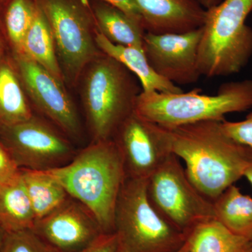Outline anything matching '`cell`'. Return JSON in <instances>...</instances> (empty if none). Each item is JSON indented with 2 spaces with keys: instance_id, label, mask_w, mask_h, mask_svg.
I'll return each mask as SVG.
<instances>
[{
  "instance_id": "30",
  "label": "cell",
  "mask_w": 252,
  "mask_h": 252,
  "mask_svg": "<svg viewBox=\"0 0 252 252\" xmlns=\"http://www.w3.org/2000/svg\"><path fill=\"white\" fill-rule=\"evenodd\" d=\"M175 252H190V242L189 237L185 244Z\"/></svg>"
},
{
  "instance_id": "23",
  "label": "cell",
  "mask_w": 252,
  "mask_h": 252,
  "mask_svg": "<svg viewBox=\"0 0 252 252\" xmlns=\"http://www.w3.org/2000/svg\"><path fill=\"white\" fill-rule=\"evenodd\" d=\"M36 10L32 0H11L4 16L5 29L14 54H21L23 41L31 28Z\"/></svg>"
},
{
  "instance_id": "4",
  "label": "cell",
  "mask_w": 252,
  "mask_h": 252,
  "mask_svg": "<svg viewBox=\"0 0 252 252\" xmlns=\"http://www.w3.org/2000/svg\"><path fill=\"white\" fill-rule=\"evenodd\" d=\"M252 0H223L206 10L198 68L208 78L239 73L252 56V29L245 23Z\"/></svg>"
},
{
  "instance_id": "34",
  "label": "cell",
  "mask_w": 252,
  "mask_h": 252,
  "mask_svg": "<svg viewBox=\"0 0 252 252\" xmlns=\"http://www.w3.org/2000/svg\"><path fill=\"white\" fill-rule=\"evenodd\" d=\"M0 1H1V0H0Z\"/></svg>"
},
{
  "instance_id": "29",
  "label": "cell",
  "mask_w": 252,
  "mask_h": 252,
  "mask_svg": "<svg viewBox=\"0 0 252 252\" xmlns=\"http://www.w3.org/2000/svg\"><path fill=\"white\" fill-rule=\"evenodd\" d=\"M223 0H197L205 10L211 9L214 6L220 4Z\"/></svg>"
},
{
  "instance_id": "33",
  "label": "cell",
  "mask_w": 252,
  "mask_h": 252,
  "mask_svg": "<svg viewBox=\"0 0 252 252\" xmlns=\"http://www.w3.org/2000/svg\"><path fill=\"white\" fill-rule=\"evenodd\" d=\"M4 55V44H3L2 38L0 34V57Z\"/></svg>"
},
{
  "instance_id": "3",
  "label": "cell",
  "mask_w": 252,
  "mask_h": 252,
  "mask_svg": "<svg viewBox=\"0 0 252 252\" xmlns=\"http://www.w3.org/2000/svg\"><path fill=\"white\" fill-rule=\"evenodd\" d=\"M201 89L178 94L144 92L136 100L135 112L157 125L172 128L202 122H223L226 114L252 108V80L225 83L216 94Z\"/></svg>"
},
{
  "instance_id": "10",
  "label": "cell",
  "mask_w": 252,
  "mask_h": 252,
  "mask_svg": "<svg viewBox=\"0 0 252 252\" xmlns=\"http://www.w3.org/2000/svg\"><path fill=\"white\" fill-rule=\"evenodd\" d=\"M124 161L127 177L148 180L172 154L166 130L134 112L112 139Z\"/></svg>"
},
{
  "instance_id": "11",
  "label": "cell",
  "mask_w": 252,
  "mask_h": 252,
  "mask_svg": "<svg viewBox=\"0 0 252 252\" xmlns=\"http://www.w3.org/2000/svg\"><path fill=\"white\" fill-rule=\"evenodd\" d=\"M14 61L28 99L63 132L78 137L80 119L63 81L24 55L14 54Z\"/></svg>"
},
{
  "instance_id": "18",
  "label": "cell",
  "mask_w": 252,
  "mask_h": 252,
  "mask_svg": "<svg viewBox=\"0 0 252 252\" xmlns=\"http://www.w3.org/2000/svg\"><path fill=\"white\" fill-rule=\"evenodd\" d=\"M35 220L20 172L0 187V227L6 233L31 229Z\"/></svg>"
},
{
  "instance_id": "7",
  "label": "cell",
  "mask_w": 252,
  "mask_h": 252,
  "mask_svg": "<svg viewBox=\"0 0 252 252\" xmlns=\"http://www.w3.org/2000/svg\"><path fill=\"white\" fill-rule=\"evenodd\" d=\"M147 189L154 208L188 236L199 225L215 220L213 202L194 187L174 154L149 177Z\"/></svg>"
},
{
  "instance_id": "2",
  "label": "cell",
  "mask_w": 252,
  "mask_h": 252,
  "mask_svg": "<svg viewBox=\"0 0 252 252\" xmlns=\"http://www.w3.org/2000/svg\"><path fill=\"white\" fill-rule=\"evenodd\" d=\"M69 196L87 207L104 234L114 233V210L127 176L113 140L93 142L70 162L49 170Z\"/></svg>"
},
{
  "instance_id": "13",
  "label": "cell",
  "mask_w": 252,
  "mask_h": 252,
  "mask_svg": "<svg viewBox=\"0 0 252 252\" xmlns=\"http://www.w3.org/2000/svg\"><path fill=\"white\" fill-rule=\"evenodd\" d=\"M32 229L56 252L80 251L104 234L93 212L71 196Z\"/></svg>"
},
{
  "instance_id": "31",
  "label": "cell",
  "mask_w": 252,
  "mask_h": 252,
  "mask_svg": "<svg viewBox=\"0 0 252 252\" xmlns=\"http://www.w3.org/2000/svg\"><path fill=\"white\" fill-rule=\"evenodd\" d=\"M244 177L248 179V180L250 182V183L251 184L252 187V163L247 168V170H245Z\"/></svg>"
},
{
  "instance_id": "8",
  "label": "cell",
  "mask_w": 252,
  "mask_h": 252,
  "mask_svg": "<svg viewBox=\"0 0 252 252\" xmlns=\"http://www.w3.org/2000/svg\"><path fill=\"white\" fill-rule=\"evenodd\" d=\"M38 4L52 32L64 79L75 81L102 54L96 44L90 17L74 0H39Z\"/></svg>"
},
{
  "instance_id": "12",
  "label": "cell",
  "mask_w": 252,
  "mask_h": 252,
  "mask_svg": "<svg viewBox=\"0 0 252 252\" xmlns=\"http://www.w3.org/2000/svg\"><path fill=\"white\" fill-rule=\"evenodd\" d=\"M202 27L184 33L156 34L146 32L143 49L159 76L175 85L194 84L201 77L198 68Z\"/></svg>"
},
{
  "instance_id": "15",
  "label": "cell",
  "mask_w": 252,
  "mask_h": 252,
  "mask_svg": "<svg viewBox=\"0 0 252 252\" xmlns=\"http://www.w3.org/2000/svg\"><path fill=\"white\" fill-rule=\"evenodd\" d=\"M96 44L102 54L112 58L135 74L144 92L178 94L183 92L179 86L159 76L149 63L143 48L119 45L109 41L98 31H95Z\"/></svg>"
},
{
  "instance_id": "19",
  "label": "cell",
  "mask_w": 252,
  "mask_h": 252,
  "mask_svg": "<svg viewBox=\"0 0 252 252\" xmlns=\"http://www.w3.org/2000/svg\"><path fill=\"white\" fill-rule=\"evenodd\" d=\"M21 54L38 63L60 81H64L52 32L44 11L37 2L35 16L23 41Z\"/></svg>"
},
{
  "instance_id": "27",
  "label": "cell",
  "mask_w": 252,
  "mask_h": 252,
  "mask_svg": "<svg viewBox=\"0 0 252 252\" xmlns=\"http://www.w3.org/2000/svg\"><path fill=\"white\" fill-rule=\"evenodd\" d=\"M77 252H117V238L114 233H104L87 248Z\"/></svg>"
},
{
  "instance_id": "25",
  "label": "cell",
  "mask_w": 252,
  "mask_h": 252,
  "mask_svg": "<svg viewBox=\"0 0 252 252\" xmlns=\"http://www.w3.org/2000/svg\"><path fill=\"white\" fill-rule=\"evenodd\" d=\"M222 127L230 137L252 149V111L241 122H221Z\"/></svg>"
},
{
  "instance_id": "21",
  "label": "cell",
  "mask_w": 252,
  "mask_h": 252,
  "mask_svg": "<svg viewBox=\"0 0 252 252\" xmlns=\"http://www.w3.org/2000/svg\"><path fill=\"white\" fill-rule=\"evenodd\" d=\"M215 220L231 233L252 241V198L230 186L213 201Z\"/></svg>"
},
{
  "instance_id": "14",
  "label": "cell",
  "mask_w": 252,
  "mask_h": 252,
  "mask_svg": "<svg viewBox=\"0 0 252 252\" xmlns=\"http://www.w3.org/2000/svg\"><path fill=\"white\" fill-rule=\"evenodd\" d=\"M146 32L184 33L203 27L206 10L197 0H134Z\"/></svg>"
},
{
  "instance_id": "16",
  "label": "cell",
  "mask_w": 252,
  "mask_h": 252,
  "mask_svg": "<svg viewBox=\"0 0 252 252\" xmlns=\"http://www.w3.org/2000/svg\"><path fill=\"white\" fill-rule=\"evenodd\" d=\"M34 115L14 61L0 57V129Z\"/></svg>"
},
{
  "instance_id": "28",
  "label": "cell",
  "mask_w": 252,
  "mask_h": 252,
  "mask_svg": "<svg viewBox=\"0 0 252 252\" xmlns=\"http://www.w3.org/2000/svg\"><path fill=\"white\" fill-rule=\"evenodd\" d=\"M100 1L112 5L118 9L122 10L130 17L137 20L142 24V18L139 14L134 0H100Z\"/></svg>"
},
{
  "instance_id": "1",
  "label": "cell",
  "mask_w": 252,
  "mask_h": 252,
  "mask_svg": "<svg viewBox=\"0 0 252 252\" xmlns=\"http://www.w3.org/2000/svg\"><path fill=\"white\" fill-rule=\"evenodd\" d=\"M164 128L172 153L186 163L189 180L212 202L244 177L252 163V149L230 137L221 122Z\"/></svg>"
},
{
  "instance_id": "9",
  "label": "cell",
  "mask_w": 252,
  "mask_h": 252,
  "mask_svg": "<svg viewBox=\"0 0 252 252\" xmlns=\"http://www.w3.org/2000/svg\"><path fill=\"white\" fill-rule=\"evenodd\" d=\"M0 141L20 169L54 170L76 155L72 144L59 130L34 115L0 129Z\"/></svg>"
},
{
  "instance_id": "17",
  "label": "cell",
  "mask_w": 252,
  "mask_h": 252,
  "mask_svg": "<svg viewBox=\"0 0 252 252\" xmlns=\"http://www.w3.org/2000/svg\"><path fill=\"white\" fill-rule=\"evenodd\" d=\"M94 17L97 31L119 45L143 48L146 32L142 23L104 1L95 4Z\"/></svg>"
},
{
  "instance_id": "20",
  "label": "cell",
  "mask_w": 252,
  "mask_h": 252,
  "mask_svg": "<svg viewBox=\"0 0 252 252\" xmlns=\"http://www.w3.org/2000/svg\"><path fill=\"white\" fill-rule=\"evenodd\" d=\"M21 173L36 220L49 215L69 197L62 184L49 170L21 169Z\"/></svg>"
},
{
  "instance_id": "5",
  "label": "cell",
  "mask_w": 252,
  "mask_h": 252,
  "mask_svg": "<svg viewBox=\"0 0 252 252\" xmlns=\"http://www.w3.org/2000/svg\"><path fill=\"white\" fill-rule=\"evenodd\" d=\"M141 92L130 72L112 58L102 54L89 64L81 96L93 142L112 140Z\"/></svg>"
},
{
  "instance_id": "24",
  "label": "cell",
  "mask_w": 252,
  "mask_h": 252,
  "mask_svg": "<svg viewBox=\"0 0 252 252\" xmlns=\"http://www.w3.org/2000/svg\"><path fill=\"white\" fill-rule=\"evenodd\" d=\"M0 252H56L33 230L6 233Z\"/></svg>"
},
{
  "instance_id": "22",
  "label": "cell",
  "mask_w": 252,
  "mask_h": 252,
  "mask_svg": "<svg viewBox=\"0 0 252 252\" xmlns=\"http://www.w3.org/2000/svg\"><path fill=\"white\" fill-rule=\"evenodd\" d=\"M190 252H252V241L231 233L216 220L199 225L189 235Z\"/></svg>"
},
{
  "instance_id": "32",
  "label": "cell",
  "mask_w": 252,
  "mask_h": 252,
  "mask_svg": "<svg viewBox=\"0 0 252 252\" xmlns=\"http://www.w3.org/2000/svg\"><path fill=\"white\" fill-rule=\"evenodd\" d=\"M5 234H6V232L0 227V248H1V244L4 240Z\"/></svg>"
},
{
  "instance_id": "6",
  "label": "cell",
  "mask_w": 252,
  "mask_h": 252,
  "mask_svg": "<svg viewBox=\"0 0 252 252\" xmlns=\"http://www.w3.org/2000/svg\"><path fill=\"white\" fill-rule=\"evenodd\" d=\"M147 180L126 177L121 189L114 218L117 252H175L188 238L152 205Z\"/></svg>"
},
{
  "instance_id": "26",
  "label": "cell",
  "mask_w": 252,
  "mask_h": 252,
  "mask_svg": "<svg viewBox=\"0 0 252 252\" xmlns=\"http://www.w3.org/2000/svg\"><path fill=\"white\" fill-rule=\"evenodd\" d=\"M21 172V169L0 141V187L13 180Z\"/></svg>"
}]
</instances>
